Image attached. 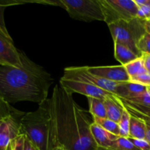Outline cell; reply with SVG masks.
<instances>
[{
  "mask_svg": "<svg viewBox=\"0 0 150 150\" xmlns=\"http://www.w3.org/2000/svg\"><path fill=\"white\" fill-rule=\"evenodd\" d=\"M61 85H56L50 98L51 150H98L90 130L93 122Z\"/></svg>",
  "mask_w": 150,
  "mask_h": 150,
  "instance_id": "obj_1",
  "label": "cell"
},
{
  "mask_svg": "<svg viewBox=\"0 0 150 150\" xmlns=\"http://www.w3.org/2000/svg\"><path fill=\"white\" fill-rule=\"evenodd\" d=\"M21 67L0 65V98L7 103L30 101L40 104L47 100L54 83L51 75L20 51Z\"/></svg>",
  "mask_w": 150,
  "mask_h": 150,
  "instance_id": "obj_2",
  "label": "cell"
},
{
  "mask_svg": "<svg viewBox=\"0 0 150 150\" xmlns=\"http://www.w3.org/2000/svg\"><path fill=\"white\" fill-rule=\"evenodd\" d=\"M50 99L39 104L35 111L25 113L21 121V134L24 135L39 150H51Z\"/></svg>",
  "mask_w": 150,
  "mask_h": 150,
  "instance_id": "obj_3",
  "label": "cell"
},
{
  "mask_svg": "<svg viewBox=\"0 0 150 150\" xmlns=\"http://www.w3.org/2000/svg\"><path fill=\"white\" fill-rule=\"evenodd\" d=\"M146 22L135 18L128 21H122L108 25L114 42L122 44L138 57H142L143 54L138 49L137 44L146 32Z\"/></svg>",
  "mask_w": 150,
  "mask_h": 150,
  "instance_id": "obj_4",
  "label": "cell"
},
{
  "mask_svg": "<svg viewBox=\"0 0 150 150\" xmlns=\"http://www.w3.org/2000/svg\"><path fill=\"white\" fill-rule=\"evenodd\" d=\"M104 16L108 25L137 18V5L133 0H99Z\"/></svg>",
  "mask_w": 150,
  "mask_h": 150,
  "instance_id": "obj_5",
  "label": "cell"
},
{
  "mask_svg": "<svg viewBox=\"0 0 150 150\" xmlns=\"http://www.w3.org/2000/svg\"><path fill=\"white\" fill-rule=\"evenodd\" d=\"M64 10L75 20L91 22L104 21V16L99 0H62Z\"/></svg>",
  "mask_w": 150,
  "mask_h": 150,
  "instance_id": "obj_6",
  "label": "cell"
},
{
  "mask_svg": "<svg viewBox=\"0 0 150 150\" xmlns=\"http://www.w3.org/2000/svg\"><path fill=\"white\" fill-rule=\"evenodd\" d=\"M61 79L89 83V84L101 88L107 92H111L114 95L116 87L119 83L117 82L109 81L105 80V79L90 74L86 70V67H66L64 68V74Z\"/></svg>",
  "mask_w": 150,
  "mask_h": 150,
  "instance_id": "obj_7",
  "label": "cell"
},
{
  "mask_svg": "<svg viewBox=\"0 0 150 150\" xmlns=\"http://www.w3.org/2000/svg\"><path fill=\"white\" fill-rule=\"evenodd\" d=\"M24 114L16 110L0 120V150H10L12 142L21 135V121Z\"/></svg>",
  "mask_w": 150,
  "mask_h": 150,
  "instance_id": "obj_8",
  "label": "cell"
},
{
  "mask_svg": "<svg viewBox=\"0 0 150 150\" xmlns=\"http://www.w3.org/2000/svg\"><path fill=\"white\" fill-rule=\"evenodd\" d=\"M59 84L69 93H78L84 95L86 98H95L104 100L108 97L115 95L94 85L76 81L61 79L59 81Z\"/></svg>",
  "mask_w": 150,
  "mask_h": 150,
  "instance_id": "obj_9",
  "label": "cell"
},
{
  "mask_svg": "<svg viewBox=\"0 0 150 150\" xmlns=\"http://www.w3.org/2000/svg\"><path fill=\"white\" fill-rule=\"evenodd\" d=\"M86 67V70L90 74L97 77L101 78L109 81L127 82L130 81V79L125 68L124 65L114 66H97V67Z\"/></svg>",
  "mask_w": 150,
  "mask_h": 150,
  "instance_id": "obj_10",
  "label": "cell"
},
{
  "mask_svg": "<svg viewBox=\"0 0 150 150\" xmlns=\"http://www.w3.org/2000/svg\"><path fill=\"white\" fill-rule=\"evenodd\" d=\"M0 65L21 67L22 62L19 50L15 47L13 39L0 32Z\"/></svg>",
  "mask_w": 150,
  "mask_h": 150,
  "instance_id": "obj_11",
  "label": "cell"
},
{
  "mask_svg": "<svg viewBox=\"0 0 150 150\" xmlns=\"http://www.w3.org/2000/svg\"><path fill=\"white\" fill-rule=\"evenodd\" d=\"M120 100L123 106L130 114H139L150 117V89L149 87L147 90L142 95L128 99L120 98Z\"/></svg>",
  "mask_w": 150,
  "mask_h": 150,
  "instance_id": "obj_12",
  "label": "cell"
},
{
  "mask_svg": "<svg viewBox=\"0 0 150 150\" xmlns=\"http://www.w3.org/2000/svg\"><path fill=\"white\" fill-rule=\"evenodd\" d=\"M90 130L98 150H112L120 138V136L104 130L95 122L91 125Z\"/></svg>",
  "mask_w": 150,
  "mask_h": 150,
  "instance_id": "obj_13",
  "label": "cell"
},
{
  "mask_svg": "<svg viewBox=\"0 0 150 150\" xmlns=\"http://www.w3.org/2000/svg\"><path fill=\"white\" fill-rule=\"evenodd\" d=\"M147 86L133 83L131 81L121 82L117 86L114 95L121 99H128L134 98L147 90Z\"/></svg>",
  "mask_w": 150,
  "mask_h": 150,
  "instance_id": "obj_14",
  "label": "cell"
},
{
  "mask_svg": "<svg viewBox=\"0 0 150 150\" xmlns=\"http://www.w3.org/2000/svg\"><path fill=\"white\" fill-rule=\"evenodd\" d=\"M104 103L106 110L107 118L119 123L124 109V106L120 101V98L116 95L108 97L104 99Z\"/></svg>",
  "mask_w": 150,
  "mask_h": 150,
  "instance_id": "obj_15",
  "label": "cell"
},
{
  "mask_svg": "<svg viewBox=\"0 0 150 150\" xmlns=\"http://www.w3.org/2000/svg\"><path fill=\"white\" fill-rule=\"evenodd\" d=\"M146 126L144 120L131 115L130 124V135L128 139L144 140L146 139Z\"/></svg>",
  "mask_w": 150,
  "mask_h": 150,
  "instance_id": "obj_16",
  "label": "cell"
},
{
  "mask_svg": "<svg viewBox=\"0 0 150 150\" xmlns=\"http://www.w3.org/2000/svg\"><path fill=\"white\" fill-rule=\"evenodd\" d=\"M114 57L122 65H125L130 62L139 58V57L127 47L118 42H114Z\"/></svg>",
  "mask_w": 150,
  "mask_h": 150,
  "instance_id": "obj_17",
  "label": "cell"
},
{
  "mask_svg": "<svg viewBox=\"0 0 150 150\" xmlns=\"http://www.w3.org/2000/svg\"><path fill=\"white\" fill-rule=\"evenodd\" d=\"M89 103V110L92 117H98V118H107L106 110H105V103L103 99L95 98H87Z\"/></svg>",
  "mask_w": 150,
  "mask_h": 150,
  "instance_id": "obj_18",
  "label": "cell"
},
{
  "mask_svg": "<svg viewBox=\"0 0 150 150\" xmlns=\"http://www.w3.org/2000/svg\"><path fill=\"white\" fill-rule=\"evenodd\" d=\"M124 66L130 79L136 77V76L144 73V72L146 71L144 64L143 57H139V58L130 62V63Z\"/></svg>",
  "mask_w": 150,
  "mask_h": 150,
  "instance_id": "obj_19",
  "label": "cell"
},
{
  "mask_svg": "<svg viewBox=\"0 0 150 150\" xmlns=\"http://www.w3.org/2000/svg\"><path fill=\"white\" fill-rule=\"evenodd\" d=\"M93 122L96 123L100 126L102 128L116 136H120V127L117 122L112 121L108 118H98V117H92Z\"/></svg>",
  "mask_w": 150,
  "mask_h": 150,
  "instance_id": "obj_20",
  "label": "cell"
},
{
  "mask_svg": "<svg viewBox=\"0 0 150 150\" xmlns=\"http://www.w3.org/2000/svg\"><path fill=\"white\" fill-rule=\"evenodd\" d=\"M130 117H131V114L124 107L121 119H120V121L118 123L120 132V136L121 138H125V139H128L129 138Z\"/></svg>",
  "mask_w": 150,
  "mask_h": 150,
  "instance_id": "obj_21",
  "label": "cell"
},
{
  "mask_svg": "<svg viewBox=\"0 0 150 150\" xmlns=\"http://www.w3.org/2000/svg\"><path fill=\"white\" fill-rule=\"evenodd\" d=\"M137 48L142 54L150 55V34L147 32L143 35L137 44Z\"/></svg>",
  "mask_w": 150,
  "mask_h": 150,
  "instance_id": "obj_22",
  "label": "cell"
},
{
  "mask_svg": "<svg viewBox=\"0 0 150 150\" xmlns=\"http://www.w3.org/2000/svg\"><path fill=\"white\" fill-rule=\"evenodd\" d=\"M112 150H141L129 139L120 137L117 145Z\"/></svg>",
  "mask_w": 150,
  "mask_h": 150,
  "instance_id": "obj_23",
  "label": "cell"
},
{
  "mask_svg": "<svg viewBox=\"0 0 150 150\" xmlns=\"http://www.w3.org/2000/svg\"><path fill=\"white\" fill-rule=\"evenodd\" d=\"M17 109L11 106L10 104L7 103L0 98V120L11 115Z\"/></svg>",
  "mask_w": 150,
  "mask_h": 150,
  "instance_id": "obj_24",
  "label": "cell"
},
{
  "mask_svg": "<svg viewBox=\"0 0 150 150\" xmlns=\"http://www.w3.org/2000/svg\"><path fill=\"white\" fill-rule=\"evenodd\" d=\"M130 81L150 87V74L147 71H145L130 79Z\"/></svg>",
  "mask_w": 150,
  "mask_h": 150,
  "instance_id": "obj_25",
  "label": "cell"
},
{
  "mask_svg": "<svg viewBox=\"0 0 150 150\" xmlns=\"http://www.w3.org/2000/svg\"><path fill=\"white\" fill-rule=\"evenodd\" d=\"M137 18L145 21H150V0L142 7H138Z\"/></svg>",
  "mask_w": 150,
  "mask_h": 150,
  "instance_id": "obj_26",
  "label": "cell"
},
{
  "mask_svg": "<svg viewBox=\"0 0 150 150\" xmlns=\"http://www.w3.org/2000/svg\"><path fill=\"white\" fill-rule=\"evenodd\" d=\"M24 135H19L16 139L12 142L10 145V150H24Z\"/></svg>",
  "mask_w": 150,
  "mask_h": 150,
  "instance_id": "obj_27",
  "label": "cell"
},
{
  "mask_svg": "<svg viewBox=\"0 0 150 150\" xmlns=\"http://www.w3.org/2000/svg\"><path fill=\"white\" fill-rule=\"evenodd\" d=\"M5 8V7H4V6L0 4V32H1V33H2L4 36L7 37V38L12 39L11 36L10 35V34H9L8 31H7V27H6L5 22H4V12Z\"/></svg>",
  "mask_w": 150,
  "mask_h": 150,
  "instance_id": "obj_28",
  "label": "cell"
},
{
  "mask_svg": "<svg viewBox=\"0 0 150 150\" xmlns=\"http://www.w3.org/2000/svg\"><path fill=\"white\" fill-rule=\"evenodd\" d=\"M131 115L136 116V117H141V118L144 119L146 122V139L145 140L149 143L150 145V117L148 116H143V115H139V114H131Z\"/></svg>",
  "mask_w": 150,
  "mask_h": 150,
  "instance_id": "obj_29",
  "label": "cell"
},
{
  "mask_svg": "<svg viewBox=\"0 0 150 150\" xmlns=\"http://www.w3.org/2000/svg\"><path fill=\"white\" fill-rule=\"evenodd\" d=\"M137 147L141 150H150V145L146 140H137V139H129Z\"/></svg>",
  "mask_w": 150,
  "mask_h": 150,
  "instance_id": "obj_30",
  "label": "cell"
},
{
  "mask_svg": "<svg viewBox=\"0 0 150 150\" xmlns=\"http://www.w3.org/2000/svg\"><path fill=\"white\" fill-rule=\"evenodd\" d=\"M144 59V64L146 68V71L150 74V55L149 54H143Z\"/></svg>",
  "mask_w": 150,
  "mask_h": 150,
  "instance_id": "obj_31",
  "label": "cell"
},
{
  "mask_svg": "<svg viewBox=\"0 0 150 150\" xmlns=\"http://www.w3.org/2000/svg\"><path fill=\"white\" fill-rule=\"evenodd\" d=\"M24 150H39L30 141L25 137L24 142Z\"/></svg>",
  "mask_w": 150,
  "mask_h": 150,
  "instance_id": "obj_32",
  "label": "cell"
},
{
  "mask_svg": "<svg viewBox=\"0 0 150 150\" xmlns=\"http://www.w3.org/2000/svg\"><path fill=\"white\" fill-rule=\"evenodd\" d=\"M146 30L148 33L150 34V21L146 22Z\"/></svg>",
  "mask_w": 150,
  "mask_h": 150,
  "instance_id": "obj_33",
  "label": "cell"
},
{
  "mask_svg": "<svg viewBox=\"0 0 150 150\" xmlns=\"http://www.w3.org/2000/svg\"><path fill=\"white\" fill-rule=\"evenodd\" d=\"M53 150H66V149H64V148H62V147H57Z\"/></svg>",
  "mask_w": 150,
  "mask_h": 150,
  "instance_id": "obj_34",
  "label": "cell"
},
{
  "mask_svg": "<svg viewBox=\"0 0 150 150\" xmlns=\"http://www.w3.org/2000/svg\"><path fill=\"white\" fill-rule=\"evenodd\" d=\"M149 89H150V87H149Z\"/></svg>",
  "mask_w": 150,
  "mask_h": 150,
  "instance_id": "obj_35",
  "label": "cell"
}]
</instances>
